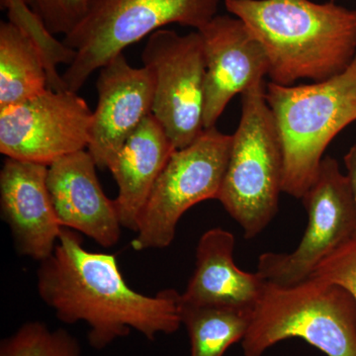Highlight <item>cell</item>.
Returning <instances> with one entry per match:
<instances>
[{"mask_svg": "<svg viewBox=\"0 0 356 356\" xmlns=\"http://www.w3.org/2000/svg\"><path fill=\"white\" fill-rule=\"evenodd\" d=\"M37 290L65 324L84 322L89 346L104 350L131 331L149 341L172 334L181 325L175 289L147 296L129 286L114 254L89 252L81 235L63 228L50 257L40 262Z\"/></svg>", "mask_w": 356, "mask_h": 356, "instance_id": "obj_1", "label": "cell"}, {"mask_svg": "<svg viewBox=\"0 0 356 356\" xmlns=\"http://www.w3.org/2000/svg\"><path fill=\"white\" fill-rule=\"evenodd\" d=\"M266 51L271 83L327 81L356 56V13L334 1L225 0Z\"/></svg>", "mask_w": 356, "mask_h": 356, "instance_id": "obj_2", "label": "cell"}, {"mask_svg": "<svg viewBox=\"0 0 356 356\" xmlns=\"http://www.w3.org/2000/svg\"><path fill=\"white\" fill-rule=\"evenodd\" d=\"M266 98L282 144V192L302 199L317 177L325 149L356 121V56L348 69L327 81L269 83Z\"/></svg>", "mask_w": 356, "mask_h": 356, "instance_id": "obj_3", "label": "cell"}, {"mask_svg": "<svg viewBox=\"0 0 356 356\" xmlns=\"http://www.w3.org/2000/svg\"><path fill=\"white\" fill-rule=\"evenodd\" d=\"M294 337L327 356H356V300L343 287L315 276L291 285L266 281L241 341L243 355L262 356Z\"/></svg>", "mask_w": 356, "mask_h": 356, "instance_id": "obj_4", "label": "cell"}, {"mask_svg": "<svg viewBox=\"0 0 356 356\" xmlns=\"http://www.w3.org/2000/svg\"><path fill=\"white\" fill-rule=\"evenodd\" d=\"M242 116L233 136L228 165L218 200L254 238L278 212L282 192V144L266 98L264 81L242 93Z\"/></svg>", "mask_w": 356, "mask_h": 356, "instance_id": "obj_5", "label": "cell"}, {"mask_svg": "<svg viewBox=\"0 0 356 356\" xmlns=\"http://www.w3.org/2000/svg\"><path fill=\"white\" fill-rule=\"evenodd\" d=\"M220 3L221 0H97L63 41L76 51L62 76L65 88L79 92L95 70L163 26L200 29L218 15Z\"/></svg>", "mask_w": 356, "mask_h": 356, "instance_id": "obj_6", "label": "cell"}, {"mask_svg": "<svg viewBox=\"0 0 356 356\" xmlns=\"http://www.w3.org/2000/svg\"><path fill=\"white\" fill-rule=\"evenodd\" d=\"M233 136L205 129L177 149L159 175L140 216L132 248L137 252L170 247L178 222L196 204L219 197Z\"/></svg>", "mask_w": 356, "mask_h": 356, "instance_id": "obj_7", "label": "cell"}, {"mask_svg": "<svg viewBox=\"0 0 356 356\" xmlns=\"http://www.w3.org/2000/svg\"><path fill=\"white\" fill-rule=\"evenodd\" d=\"M142 60L154 79L152 115L175 149L189 146L205 130L206 60L200 33L158 30L147 39Z\"/></svg>", "mask_w": 356, "mask_h": 356, "instance_id": "obj_8", "label": "cell"}, {"mask_svg": "<svg viewBox=\"0 0 356 356\" xmlns=\"http://www.w3.org/2000/svg\"><path fill=\"white\" fill-rule=\"evenodd\" d=\"M301 200L308 225L298 247L290 254L259 257L257 273L268 282L291 285L307 280L322 259L356 234L355 195L336 159L324 156Z\"/></svg>", "mask_w": 356, "mask_h": 356, "instance_id": "obj_9", "label": "cell"}, {"mask_svg": "<svg viewBox=\"0 0 356 356\" xmlns=\"http://www.w3.org/2000/svg\"><path fill=\"white\" fill-rule=\"evenodd\" d=\"M93 112L76 92L47 89L0 109V153L6 158L50 165L88 149Z\"/></svg>", "mask_w": 356, "mask_h": 356, "instance_id": "obj_10", "label": "cell"}, {"mask_svg": "<svg viewBox=\"0 0 356 356\" xmlns=\"http://www.w3.org/2000/svg\"><path fill=\"white\" fill-rule=\"evenodd\" d=\"M206 60L204 128L215 127L227 105L268 76L261 42L236 16L218 15L199 30Z\"/></svg>", "mask_w": 356, "mask_h": 356, "instance_id": "obj_11", "label": "cell"}, {"mask_svg": "<svg viewBox=\"0 0 356 356\" xmlns=\"http://www.w3.org/2000/svg\"><path fill=\"white\" fill-rule=\"evenodd\" d=\"M88 153L98 168H108L126 140L152 115L154 95L153 72L134 67L123 54L99 70Z\"/></svg>", "mask_w": 356, "mask_h": 356, "instance_id": "obj_12", "label": "cell"}, {"mask_svg": "<svg viewBox=\"0 0 356 356\" xmlns=\"http://www.w3.org/2000/svg\"><path fill=\"white\" fill-rule=\"evenodd\" d=\"M48 165L6 158L0 172V209L20 255L42 262L55 250L60 226L47 184Z\"/></svg>", "mask_w": 356, "mask_h": 356, "instance_id": "obj_13", "label": "cell"}, {"mask_svg": "<svg viewBox=\"0 0 356 356\" xmlns=\"http://www.w3.org/2000/svg\"><path fill=\"white\" fill-rule=\"evenodd\" d=\"M96 166L86 149L67 154L49 165L47 184L63 228L111 248L119 242L122 226L115 200L103 192Z\"/></svg>", "mask_w": 356, "mask_h": 356, "instance_id": "obj_14", "label": "cell"}, {"mask_svg": "<svg viewBox=\"0 0 356 356\" xmlns=\"http://www.w3.org/2000/svg\"><path fill=\"white\" fill-rule=\"evenodd\" d=\"M236 238L222 228L208 229L196 248L195 268L180 302L192 306L254 309L266 280L243 271L234 259Z\"/></svg>", "mask_w": 356, "mask_h": 356, "instance_id": "obj_15", "label": "cell"}, {"mask_svg": "<svg viewBox=\"0 0 356 356\" xmlns=\"http://www.w3.org/2000/svg\"><path fill=\"white\" fill-rule=\"evenodd\" d=\"M175 151L165 129L149 115L115 154L108 170L118 185L115 204L122 227L137 232L154 184Z\"/></svg>", "mask_w": 356, "mask_h": 356, "instance_id": "obj_16", "label": "cell"}, {"mask_svg": "<svg viewBox=\"0 0 356 356\" xmlns=\"http://www.w3.org/2000/svg\"><path fill=\"white\" fill-rule=\"evenodd\" d=\"M49 89L37 44L13 22L0 23V109L19 104Z\"/></svg>", "mask_w": 356, "mask_h": 356, "instance_id": "obj_17", "label": "cell"}, {"mask_svg": "<svg viewBox=\"0 0 356 356\" xmlns=\"http://www.w3.org/2000/svg\"><path fill=\"white\" fill-rule=\"evenodd\" d=\"M252 310L232 307L192 306L180 302L179 314L191 339V356H222L242 341Z\"/></svg>", "mask_w": 356, "mask_h": 356, "instance_id": "obj_18", "label": "cell"}, {"mask_svg": "<svg viewBox=\"0 0 356 356\" xmlns=\"http://www.w3.org/2000/svg\"><path fill=\"white\" fill-rule=\"evenodd\" d=\"M1 1L2 6L8 10L9 21L23 30L41 51L48 74L49 88L56 91L67 90L57 67L60 64H72L76 58V51L54 37L26 0Z\"/></svg>", "mask_w": 356, "mask_h": 356, "instance_id": "obj_19", "label": "cell"}, {"mask_svg": "<svg viewBox=\"0 0 356 356\" xmlns=\"http://www.w3.org/2000/svg\"><path fill=\"white\" fill-rule=\"evenodd\" d=\"M0 356H81L79 341L65 329L28 322L0 343Z\"/></svg>", "mask_w": 356, "mask_h": 356, "instance_id": "obj_20", "label": "cell"}, {"mask_svg": "<svg viewBox=\"0 0 356 356\" xmlns=\"http://www.w3.org/2000/svg\"><path fill=\"white\" fill-rule=\"evenodd\" d=\"M53 35L67 36L88 15L97 0H26Z\"/></svg>", "mask_w": 356, "mask_h": 356, "instance_id": "obj_21", "label": "cell"}, {"mask_svg": "<svg viewBox=\"0 0 356 356\" xmlns=\"http://www.w3.org/2000/svg\"><path fill=\"white\" fill-rule=\"evenodd\" d=\"M311 276L336 283L356 300V234L322 259Z\"/></svg>", "mask_w": 356, "mask_h": 356, "instance_id": "obj_22", "label": "cell"}, {"mask_svg": "<svg viewBox=\"0 0 356 356\" xmlns=\"http://www.w3.org/2000/svg\"><path fill=\"white\" fill-rule=\"evenodd\" d=\"M346 168V177L350 180L351 188L356 198V144L348 149L343 158Z\"/></svg>", "mask_w": 356, "mask_h": 356, "instance_id": "obj_23", "label": "cell"}, {"mask_svg": "<svg viewBox=\"0 0 356 356\" xmlns=\"http://www.w3.org/2000/svg\"><path fill=\"white\" fill-rule=\"evenodd\" d=\"M332 1H334V0H332Z\"/></svg>", "mask_w": 356, "mask_h": 356, "instance_id": "obj_24", "label": "cell"}, {"mask_svg": "<svg viewBox=\"0 0 356 356\" xmlns=\"http://www.w3.org/2000/svg\"><path fill=\"white\" fill-rule=\"evenodd\" d=\"M355 13H356V9H355Z\"/></svg>", "mask_w": 356, "mask_h": 356, "instance_id": "obj_25", "label": "cell"}]
</instances>
